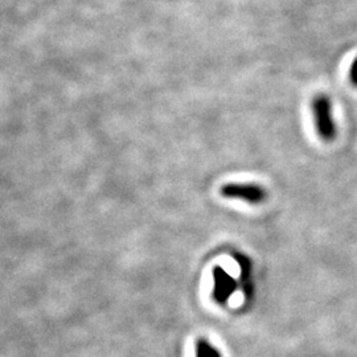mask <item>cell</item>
<instances>
[{
  "instance_id": "obj_1",
  "label": "cell",
  "mask_w": 357,
  "mask_h": 357,
  "mask_svg": "<svg viewBox=\"0 0 357 357\" xmlns=\"http://www.w3.org/2000/svg\"><path fill=\"white\" fill-rule=\"evenodd\" d=\"M312 114L320 139L326 143L335 141L337 137V128L333 118L331 98L327 94L319 93L312 98Z\"/></svg>"
},
{
  "instance_id": "obj_3",
  "label": "cell",
  "mask_w": 357,
  "mask_h": 357,
  "mask_svg": "<svg viewBox=\"0 0 357 357\" xmlns=\"http://www.w3.org/2000/svg\"><path fill=\"white\" fill-rule=\"evenodd\" d=\"M213 278H215L213 298L218 303H224L228 301L231 293L236 290V282L233 281L221 268H216L213 270Z\"/></svg>"
},
{
  "instance_id": "obj_2",
  "label": "cell",
  "mask_w": 357,
  "mask_h": 357,
  "mask_svg": "<svg viewBox=\"0 0 357 357\" xmlns=\"http://www.w3.org/2000/svg\"><path fill=\"white\" fill-rule=\"evenodd\" d=\"M221 196L231 200H243L252 205H259L268 200V193L262 185L255 183H228L220 190Z\"/></svg>"
},
{
  "instance_id": "obj_5",
  "label": "cell",
  "mask_w": 357,
  "mask_h": 357,
  "mask_svg": "<svg viewBox=\"0 0 357 357\" xmlns=\"http://www.w3.org/2000/svg\"><path fill=\"white\" fill-rule=\"evenodd\" d=\"M349 81L355 88H357V57H355L349 68Z\"/></svg>"
},
{
  "instance_id": "obj_4",
  "label": "cell",
  "mask_w": 357,
  "mask_h": 357,
  "mask_svg": "<svg viewBox=\"0 0 357 357\" xmlns=\"http://www.w3.org/2000/svg\"><path fill=\"white\" fill-rule=\"evenodd\" d=\"M196 357H221L216 348L205 340H200L196 348Z\"/></svg>"
}]
</instances>
